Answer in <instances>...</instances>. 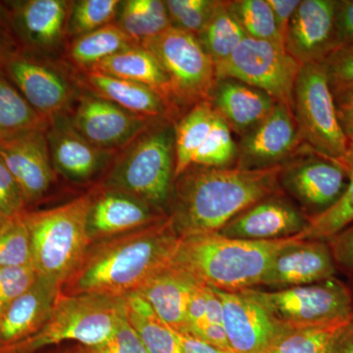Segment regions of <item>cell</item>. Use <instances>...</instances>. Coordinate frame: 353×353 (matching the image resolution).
I'll list each match as a JSON object with an SVG mask.
<instances>
[{"instance_id": "obj_1", "label": "cell", "mask_w": 353, "mask_h": 353, "mask_svg": "<svg viewBox=\"0 0 353 353\" xmlns=\"http://www.w3.org/2000/svg\"><path fill=\"white\" fill-rule=\"evenodd\" d=\"M281 167L245 170L190 167L176 179L169 216L180 238L218 233L245 209L282 192Z\"/></svg>"}, {"instance_id": "obj_2", "label": "cell", "mask_w": 353, "mask_h": 353, "mask_svg": "<svg viewBox=\"0 0 353 353\" xmlns=\"http://www.w3.org/2000/svg\"><path fill=\"white\" fill-rule=\"evenodd\" d=\"M181 238L169 216L88 250L79 268L62 285V294L125 297L138 292L172 263Z\"/></svg>"}, {"instance_id": "obj_3", "label": "cell", "mask_w": 353, "mask_h": 353, "mask_svg": "<svg viewBox=\"0 0 353 353\" xmlns=\"http://www.w3.org/2000/svg\"><path fill=\"white\" fill-rule=\"evenodd\" d=\"M294 239L252 241L219 233L185 236L172 265L212 289L240 292L259 288L272 260Z\"/></svg>"}, {"instance_id": "obj_4", "label": "cell", "mask_w": 353, "mask_h": 353, "mask_svg": "<svg viewBox=\"0 0 353 353\" xmlns=\"http://www.w3.org/2000/svg\"><path fill=\"white\" fill-rule=\"evenodd\" d=\"M92 203V196H83L58 208L24 214L31 234L32 266L39 277L60 290L90 250L88 219Z\"/></svg>"}, {"instance_id": "obj_5", "label": "cell", "mask_w": 353, "mask_h": 353, "mask_svg": "<svg viewBox=\"0 0 353 353\" xmlns=\"http://www.w3.org/2000/svg\"><path fill=\"white\" fill-rule=\"evenodd\" d=\"M175 168V125L164 120L132 141L113 167L108 185L163 213L170 203Z\"/></svg>"}, {"instance_id": "obj_6", "label": "cell", "mask_w": 353, "mask_h": 353, "mask_svg": "<svg viewBox=\"0 0 353 353\" xmlns=\"http://www.w3.org/2000/svg\"><path fill=\"white\" fill-rule=\"evenodd\" d=\"M125 314V297L97 294L67 296L60 292L43 328L25 340L11 343L0 353H30L67 341L94 347L112 336Z\"/></svg>"}, {"instance_id": "obj_7", "label": "cell", "mask_w": 353, "mask_h": 353, "mask_svg": "<svg viewBox=\"0 0 353 353\" xmlns=\"http://www.w3.org/2000/svg\"><path fill=\"white\" fill-rule=\"evenodd\" d=\"M241 292L290 329L341 326L353 321L350 287L336 277L290 289L252 288Z\"/></svg>"}, {"instance_id": "obj_8", "label": "cell", "mask_w": 353, "mask_h": 353, "mask_svg": "<svg viewBox=\"0 0 353 353\" xmlns=\"http://www.w3.org/2000/svg\"><path fill=\"white\" fill-rule=\"evenodd\" d=\"M292 114L304 145L341 161L348 141L336 116L333 92L323 63L301 65L294 85Z\"/></svg>"}, {"instance_id": "obj_9", "label": "cell", "mask_w": 353, "mask_h": 353, "mask_svg": "<svg viewBox=\"0 0 353 353\" xmlns=\"http://www.w3.org/2000/svg\"><path fill=\"white\" fill-rule=\"evenodd\" d=\"M143 46L168 77L172 105L192 108L208 101L216 82L215 64L196 36L171 27Z\"/></svg>"}, {"instance_id": "obj_10", "label": "cell", "mask_w": 353, "mask_h": 353, "mask_svg": "<svg viewBox=\"0 0 353 353\" xmlns=\"http://www.w3.org/2000/svg\"><path fill=\"white\" fill-rule=\"evenodd\" d=\"M301 66L283 46L245 37L231 57L215 65L216 80L229 78L248 83L292 111Z\"/></svg>"}, {"instance_id": "obj_11", "label": "cell", "mask_w": 353, "mask_h": 353, "mask_svg": "<svg viewBox=\"0 0 353 353\" xmlns=\"http://www.w3.org/2000/svg\"><path fill=\"white\" fill-rule=\"evenodd\" d=\"M175 180L190 167L233 168L238 143L225 120L208 101H202L175 125Z\"/></svg>"}, {"instance_id": "obj_12", "label": "cell", "mask_w": 353, "mask_h": 353, "mask_svg": "<svg viewBox=\"0 0 353 353\" xmlns=\"http://www.w3.org/2000/svg\"><path fill=\"white\" fill-rule=\"evenodd\" d=\"M348 183L350 173L340 161L306 145L282 165L279 173L281 190L296 201L309 219L334 206L345 194Z\"/></svg>"}, {"instance_id": "obj_13", "label": "cell", "mask_w": 353, "mask_h": 353, "mask_svg": "<svg viewBox=\"0 0 353 353\" xmlns=\"http://www.w3.org/2000/svg\"><path fill=\"white\" fill-rule=\"evenodd\" d=\"M304 145L292 111L277 103L263 122L240 138L236 167L262 170L282 166Z\"/></svg>"}, {"instance_id": "obj_14", "label": "cell", "mask_w": 353, "mask_h": 353, "mask_svg": "<svg viewBox=\"0 0 353 353\" xmlns=\"http://www.w3.org/2000/svg\"><path fill=\"white\" fill-rule=\"evenodd\" d=\"M214 290L223 306V326L234 353H268L290 328L243 292Z\"/></svg>"}, {"instance_id": "obj_15", "label": "cell", "mask_w": 353, "mask_h": 353, "mask_svg": "<svg viewBox=\"0 0 353 353\" xmlns=\"http://www.w3.org/2000/svg\"><path fill=\"white\" fill-rule=\"evenodd\" d=\"M310 219L284 192L265 197L236 216L218 233L230 239L268 241L294 238Z\"/></svg>"}, {"instance_id": "obj_16", "label": "cell", "mask_w": 353, "mask_h": 353, "mask_svg": "<svg viewBox=\"0 0 353 353\" xmlns=\"http://www.w3.org/2000/svg\"><path fill=\"white\" fill-rule=\"evenodd\" d=\"M157 121L129 112L97 95H85L71 123L92 145L112 152L132 143Z\"/></svg>"}, {"instance_id": "obj_17", "label": "cell", "mask_w": 353, "mask_h": 353, "mask_svg": "<svg viewBox=\"0 0 353 353\" xmlns=\"http://www.w3.org/2000/svg\"><path fill=\"white\" fill-rule=\"evenodd\" d=\"M336 0H301L285 37V48L299 64L322 63L341 48Z\"/></svg>"}, {"instance_id": "obj_18", "label": "cell", "mask_w": 353, "mask_h": 353, "mask_svg": "<svg viewBox=\"0 0 353 353\" xmlns=\"http://www.w3.org/2000/svg\"><path fill=\"white\" fill-rule=\"evenodd\" d=\"M336 270L328 241L294 238L272 260L259 287L275 290L315 284L336 277Z\"/></svg>"}, {"instance_id": "obj_19", "label": "cell", "mask_w": 353, "mask_h": 353, "mask_svg": "<svg viewBox=\"0 0 353 353\" xmlns=\"http://www.w3.org/2000/svg\"><path fill=\"white\" fill-rule=\"evenodd\" d=\"M46 131L0 138V159L17 183L25 201L43 196L53 181Z\"/></svg>"}, {"instance_id": "obj_20", "label": "cell", "mask_w": 353, "mask_h": 353, "mask_svg": "<svg viewBox=\"0 0 353 353\" xmlns=\"http://www.w3.org/2000/svg\"><path fill=\"white\" fill-rule=\"evenodd\" d=\"M208 101L240 138L263 122L277 104L259 88L229 78L216 80Z\"/></svg>"}, {"instance_id": "obj_21", "label": "cell", "mask_w": 353, "mask_h": 353, "mask_svg": "<svg viewBox=\"0 0 353 353\" xmlns=\"http://www.w3.org/2000/svg\"><path fill=\"white\" fill-rule=\"evenodd\" d=\"M7 72L26 101L48 120L60 115L68 105L72 90L54 69L23 57L7 60Z\"/></svg>"}, {"instance_id": "obj_22", "label": "cell", "mask_w": 353, "mask_h": 353, "mask_svg": "<svg viewBox=\"0 0 353 353\" xmlns=\"http://www.w3.org/2000/svg\"><path fill=\"white\" fill-rule=\"evenodd\" d=\"M166 217L145 202L127 194L109 190L92 199L88 230L94 239L112 238L148 226Z\"/></svg>"}, {"instance_id": "obj_23", "label": "cell", "mask_w": 353, "mask_h": 353, "mask_svg": "<svg viewBox=\"0 0 353 353\" xmlns=\"http://www.w3.org/2000/svg\"><path fill=\"white\" fill-rule=\"evenodd\" d=\"M46 131L51 161L58 172L74 181L92 178L108 159L109 153L81 136L71 121L57 116Z\"/></svg>"}, {"instance_id": "obj_24", "label": "cell", "mask_w": 353, "mask_h": 353, "mask_svg": "<svg viewBox=\"0 0 353 353\" xmlns=\"http://www.w3.org/2000/svg\"><path fill=\"white\" fill-rule=\"evenodd\" d=\"M60 288L39 277L34 285L0 312V340L18 343L39 331L50 319Z\"/></svg>"}, {"instance_id": "obj_25", "label": "cell", "mask_w": 353, "mask_h": 353, "mask_svg": "<svg viewBox=\"0 0 353 353\" xmlns=\"http://www.w3.org/2000/svg\"><path fill=\"white\" fill-rule=\"evenodd\" d=\"M199 284L192 276L171 263L150 279L138 294L172 330L185 333L188 305Z\"/></svg>"}, {"instance_id": "obj_26", "label": "cell", "mask_w": 353, "mask_h": 353, "mask_svg": "<svg viewBox=\"0 0 353 353\" xmlns=\"http://www.w3.org/2000/svg\"><path fill=\"white\" fill-rule=\"evenodd\" d=\"M85 79L95 95L129 112L155 120H165L170 115L168 102L150 88L92 71H87Z\"/></svg>"}, {"instance_id": "obj_27", "label": "cell", "mask_w": 353, "mask_h": 353, "mask_svg": "<svg viewBox=\"0 0 353 353\" xmlns=\"http://www.w3.org/2000/svg\"><path fill=\"white\" fill-rule=\"evenodd\" d=\"M88 71L97 72L150 88L161 95L172 108L168 77L154 55L143 46H134L120 51Z\"/></svg>"}, {"instance_id": "obj_28", "label": "cell", "mask_w": 353, "mask_h": 353, "mask_svg": "<svg viewBox=\"0 0 353 353\" xmlns=\"http://www.w3.org/2000/svg\"><path fill=\"white\" fill-rule=\"evenodd\" d=\"M68 2L64 0H28L16 9V21L26 39L39 48H52L66 27Z\"/></svg>"}, {"instance_id": "obj_29", "label": "cell", "mask_w": 353, "mask_h": 353, "mask_svg": "<svg viewBox=\"0 0 353 353\" xmlns=\"http://www.w3.org/2000/svg\"><path fill=\"white\" fill-rule=\"evenodd\" d=\"M128 321L148 353H182L173 330L138 292L125 296Z\"/></svg>"}, {"instance_id": "obj_30", "label": "cell", "mask_w": 353, "mask_h": 353, "mask_svg": "<svg viewBox=\"0 0 353 353\" xmlns=\"http://www.w3.org/2000/svg\"><path fill=\"white\" fill-rule=\"evenodd\" d=\"M118 26L139 46L171 28L168 11L161 0L121 1Z\"/></svg>"}, {"instance_id": "obj_31", "label": "cell", "mask_w": 353, "mask_h": 353, "mask_svg": "<svg viewBox=\"0 0 353 353\" xmlns=\"http://www.w3.org/2000/svg\"><path fill=\"white\" fill-rule=\"evenodd\" d=\"M139 46L117 24H109L97 31L76 38L69 50L70 58L78 66L90 70L120 51Z\"/></svg>"}, {"instance_id": "obj_32", "label": "cell", "mask_w": 353, "mask_h": 353, "mask_svg": "<svg viewBox=\"0 0 353 353\" xmlns=\"http://www.w3.org/2000/svg\"><path fill=\"white\" fill-rule=\"evenodd\" d=\"M196 37L216 65L231 57L246 34L228 8L226 1H218L210 19Z\"/></svg>"}, {"instance_id": "obj_33", "label": "cell", "mask_w": 353, "mask_h": 353, "mask_svg": "<svg viewBox=\"0 0 353 353\" xmlns=\"http://www.w3.org/2000/svg\"><path fill=\"white\" fill-rule=\"evenodd\" d=\"M48 129V118L34 110L19 90L0 76V138Z\"/></svg>"}, {"instance_id": "obj_34", "label": "cell", "mask_w": 353, "mask_h": 353, "mask_svg": "<svg viewBox=\"0 0 353 353\" xmlns=\"http://www.w3.org/2000/svg\"><path fill=\"white\" fill-rule=\"evenodd\" d=\"M226 3L246 37L285 48L284 39L267 0H234Z\"/></svg>"}, {"instance_id": "obj_35", "label": "cell", "mask_w": 353, "mask_h": 353, "mask_svg": "<svg viewBox=\"0 0 353 353\" xmlns=\"http://www.w3.org/2000/svg\"><path fill=\"white\" fill-rule=\"evenodd\" d=\"M348 325L289 329L271 348V353H332Z\"/></svg>"}, {"instance_id": "obj_36", "label": "cell", "mask_w": 353, "mask_h": 353, "mask_svg": "<svg viewBox=\"0 0 353 353\" xmlns=\"http://www.w3.org/2000/svg\"><path fill=\"white\" fill-rule=\"evenodd\" d=\"M353 223V173L343 196L326 212L310 219L303 233L294 236L296 240H325L339 233Z\"/></svg>"}, {"instance_id": "obj_37", "label": "cell", "mask_w": 353, "mask_h": 353, "mask_svg": "<svg viewBox=\"0 0 353 353\" xmlns=\"http://www.w3.org/2000/svg\"><path fill=\"white\" fill-rule=\"evenodd\" d=\"M32 265L31 234L22 212L10 216L0 231V267Z\"/></svg>"}, {"instance_id": "obj_38", "label": "cell", "mask_w": 353, "mask_h": 353, "mask_svg": "<svg viewBox=\"0 0 353 353\" xmlns=\"http://www.w3.org/2000/svg\"><path fill=\"white\" fill-rule=\"evenodd\" d=\"M118 0H80L72 8L68 30L76 38L111 24L119 11Z\"/></svg>"}, {"instance_id": "obj_39", "label": "cell", "mask_w": 353, "mask_h": 353, "mask_svg": "<svg viewBox=\"0 0 353 353\" xmlns=\"http://www.w3.org/2000/svg\"><path fill=\"white\" fill-rule=\"evenodd\" d=\"M215 0H167L171 27L197 36L214 12Z\"/></svg>"}, {"instance_id": "obj_40", "label": "cell", "mask_w": 353, "mask_h": 353, "mask_svg": "<svg viewBox=\"0 0 353 353\" xmlns=\"http://www.w3.org/2000/svg\"><path fill=\"white\" fill-rule=\"evenodd\" d=\"M38 278L32 265L0 267V312L31 289Z\"/></svg>"}, {"instance_id": "obj_41", "label": "cell", "mask_w": 353, "mask_h": 353, "mask_svg": "<svg viewBox=\"0 0 353 353\" xmlns=\"http://www.w3.org/2000/svg\"><path fill=\"white\" fill-rule=\"evenodd\" d=\"M75 353H148L143 343L128 321L127 314L110 338L94 347H81Z\"/></svg>"}, {"instance_id": "obj_42", "label": "cell", "mask_w": 353, "mask_h": 353, "mask_svg": "<svg viewBox=\"0 0 353 353\" xmlns=\"http://www.w3.org/2000/svg\"><path fill=\"white\" fill-rule=\"evenodd\" d=\"M322 63L331 88L353 87V46H341Z\"/></svg>"}, {"instance_id": "obj_43", "label": "cell", "mask_w": 353, "mask_h": 353, "mask_svg": "<svg viewBox=\"0 0 353 353\" xmlns=\"http://www.w3.org/2000/svg\"><path fill=\"white\" fill-rule=\"evenodd\" d=\"M24 202L17 183L0 159V211L7 216L18 214Z\"/></svg>"}, {"instance_id": "obj_44", "label": "cell", "mask_w": 353, "mask_h": 353, "mask_svg": "<svg viewBox=\"0 0 353 353\" xmlns=\"http://www.w3.org/2000/svg\"><path fill=\"white\" fill-rule=\"evenodd\" d=\"M336 268L353 272V223L328 239Z\"/></svg>"}, {"instance_id": "obj_45", "label": "cell", "mask_w": 353, "mask_h": 353, "mask_svg": "<svg viewBox=\"0 0 353 353\" xmlns=\"http://www.w3.org/2000/svg\"><path fill=\"white\" fill-rule=\"evenodd\" d=\"M336 116L345 137L353 139V87L331 88Z\"/></svg>"}, {"instance_id": "obj_46", "label": "cell", "mask_w": 353, "mask_h": 353, "mask_svg": "<svg viewBox=\"0 0 353 353\" xmlns=\"http://www.w3.org/2000/svg\"><path fill=\"white\" fill-rule=\"evenodd\" d=\"M336 24L341 46H353V0H336Z\"/></svg>"}, {"instance_id": "obj_47", "label": "cell", "mask_w": 353, "mask_h": 353, "mask_svg": "<svg viewBox=\"0 0 353 353\" xmlns=\"http://www.w3.org/2000/svg\"><path fill=\"white\" fill-rule=\"evenodd\" d=\"M271 6L279 31L284 39L287 34L290 20L294 17V13L301 6V0H267Z\"/></svg>"}, {"instance_id": "obj_48", "label": "cell", "mask_w": 353, "mask_h": 353, "mask_svg": "<svg viewBox=\"0 0 353 353\" xmlns=\"http://www.w3.org/2000/svg\"><path fill=\"white\" fill-rule=\"evenodd\" d=\"M174 331V330H173ZM182 353H234L230 350H223L189 334L174 331Z\"/></svg>"}, {"instance_id": "obj_49", "label": "cell", "mask_w": 353, "mask_h": 353, "mask_svg": "<svg viewBox=\"0 0 353 353\" xmlns=\"http://www.w3.org/2000/svg\"><path fill=\"white\" fill-rule=\"evenodd\" d=\"M196 338L223 350H231L228 341L224 326L219 324H208L197 334Z\"/></svg>"}, {"instance_id": "obj_50", "label": "cell", "mask_w": 353, "mask_h": 353, "mask_svg": "<svg viewBox=\"0 0 353 353\" xmlns=\"http://www.w3.org/2000/svg\"><path fill=\"white\" fill-rule=\"evenodd\" d=\"M206 299H208V324L223 325V306L219 297L210 287H206Z\"/></svg>"}, {"instance_id": "obj_51", "label": "cell", "mask_w": 353, "mask_h": 353, "mask_svg": "<svg viewBox=\"0 0 353 353\" xmlns=\"http://www.w3.org/2000/svg\"><path fill=\"white\" fill-rule=\"evenodd\" d=\"M332 353H353V323L341 334Z\"/></svg>"}, {"instance_id": "obj_52", "label": "cell", "mask_w": 353, "mask_h": 353, "mask_svg": "<svg viewBox=\"0 0 353 353\" xmlns=\"http://www.w3.org/2000/svg\"><path fill=\"white\" fill-rule=\"evenodd\" d=\"M340 162L347 169L348 173H353V139H348L347 150Z\"/></svg>"}, {"instance_id": "obj_53", "label": "cell", "mask_w": 353, "mask_h": 353, "mask_svg": "<svg viewBox=\"0 0 353 353\" xmlns=\"http://www.w3.org/2000/svg\"><path fill=\"white\" fill-rule=\"evenodd\" d=\"M7 54H8V52H7L6 43L0 39V61L7 60Z\"/></svg>"}, {"instance_id": "obj_54", "label": "cell", "mask_w": 353, "mask_h": 353, "mask_svg": "<svg viewBox=\"0 0 353 353\" xmlns=\"http://www.w3.org/2000/svg\"><path fill=\"white\" fill-rule=\"evenodd\" d=\"M9 217H10V216H7L4 214V213H2L1 211H0V231H1L2 228L4 227V225L6 224L7 220H8Z\"/></svg>"}, {"instance_id": "obj_55", "label": "cell", "mask_w": 353, "mask_h": 353, "mask_svg": "<svg viewBox=\"0 0 353 353\" xmlns=\"http://www.w3.org/2000/svg\"><path fill=\"white\" fill-rule=\"evenodd\" d=\"M350 296H352V314H353V272H352V284H350ZM352 323H353V321H352Z\"/></svg>"}, {"instance_id": "obj_56", "label": "cell", "mask_w": 353, "mask_h": 353, "mask_svg": "<svg viewBox=\"0 0 353 353\" xmlns=\"http://www.w3.org/2000/svg\"><path fill=\"white\" fill-rule=\"evenodd\" d=\"M268 353H271V352H268Z\"/></svg>"}]
</instances>
